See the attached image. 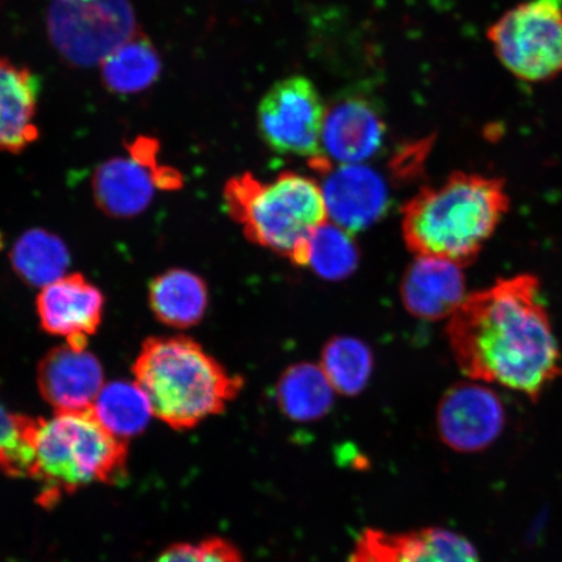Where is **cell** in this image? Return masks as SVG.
Here are the masks:
<instances>
[{"label":"cell","mask_w":562,"mask_h":562,"mask_svg":"<svg viewBox=\"0 0 562 562\" xmlns=\"http://www.w3.org/2000/svg\"><path fill=\"white\" fill-rule=\"evenodd\" d=\"M326 105L315 83L305 76H290L266 91L258 104L259 135L281 156L307 158L315 170L331 171L323 156L322 133Z\"/></svg>","instance_id":"cell-8"},{"label":"cell","mask_w":562,"mask_h":562,"mask_svg":"<svg viewBox=\"0 0 562 562\" xmlns=\"http://www.w3.org/2000/svg\"><path fill=\"white\" fill-rule=\"evenodd\" d=\"M38 389L55 412L90 411L104 386L98 358L87 349L55 348L38 367Z\"/></svg>","instance_id":"cell-14"},{"label":"cell","mask_w":562,"mask_h":562,"mask_svg":"<svg viewBox=\"0 0 562 562\" xmlns=\"http://www.w3.org/2000/svg\"><path fill=\"white\" fill-rule=\"evenodd\" d=\"M30 480L38 483L41 507L91 486L117 484L128 470V445L102 426L90 411L55 412L52 418L26 417Z\"/></svg>","instance_id":"cell-3"},{"label":"cell","mask_w":562,"mask_h":562,"mask_svg":"<svg viewBox=\"0 0 562 562\" xmlns=\"http://www.w3.org/2000/svg\"><path fill=\"white\" fill-rule=\"evenodd\" d=\"M321 368L336 393L357 396L370 381L374 356L367 344L356 337L336 336L323 348Z\"/></svg>","instance_id":"cell-23"},{"label":"cell","mask_w":562,"mask_h":562,"mask_svg":"<svg viewBox=\"0 0 562 562\" xmlns=\"http://www.w3.org/2000/svg\"><path fill=\"white\" fill-rule=\"evenodd\" d=\"M358 262L360 251L350 232L329 221L315 231L308 266L316 276L328 281H340L357 270Z\"/></svg>","instance_id":"cell-24"},{"label":"cell","mask_w":562,"mask_h":562,"mask_svg":"<svg viewBox=\"0 0 562 562\" xmlns=\"http://www.w3.org/2000/svg\"><path fill=\"white\" fill-rule=\"evenodd\" d=\"M348 562H481L461 533L441 527L390 532L368 527L356 539Z\"/></svg>","instance_id":"cell-11"},{"label":"cell","mask_w":562,"mask_h":562,"mask_svg":"<svg viewBox=\"0 0 562 562\" xmlns=\"http://www.w3.org/2000/svg\"><path fill=\"white\" fill-rule=\"evenodd\" d=\"M437 426L441 441L453 451H484L504 430L502 400L487 386L456 384L440 400Z\"/></svg>","instance_id":"cell-10"},{"label":"cell","mask_w":562,"mask_h":562,"mask_svg":"<svg viewBox=\"0 0 562 562\" xmlns=\"http://www.w3.org/2000/svg\"><path fill=\"white\" fill-rule=\"evenodd\" d=\"M46 27L55 50L80 68L101 66L139 33L130 0H50Z\"/></svg>","instance_id":"cell-6"},{"label":"cell","mask_w":562,"mask_h":562,"mask_svg":"<svg viewBox=\"0 0 562 562\" xmlns=\"http://www.w3.org/2000/svg\"><path fill=\"white\" fill-rule=\"evenodd\" d=\"M26 416L7 409L0 402V473L30 477L31 451L24 438Z\"/></svg>","instance_id":"cell-25"},{"label":"cell","mask_w":562,"mask_h":562,"mask_svg":"<svg viewBox=\"0 0 562 562\" xmlns=\"http://www.w3.org/2000/svg\"><path fill=\"white\" fill-rule=\"evenodd\" d=\"M103 307L102 292L80 273L55 280L42 288L37 297L42 328L65 337L75 349H87L88 337L101 326Z\"/></svg>","instance_id":"cell-12"},{"label":"cell","mask_w":562,"mask_h":562,"mask_svg":"<svg viewBox=\"0 0 562 562\" xmlns=\"http://www.w3.org/2000/svg\"><path fill=\"white\" fill-rule=\"evenodd\" d=\"M40 91L31 69L0 58V151L20 154L38 139Z\"/></svg>","instance_id":"cell-17"},{"label":"cell","mask_w":562,"mask_h":562,"mask_svg":"<svg viewBox=\"0 0 562 562\" xmlns=\"http://www.w3.org/2000/svg\"><path fill=\"white\" fill-rule=\"evenodd\" d=\"M91 412L105 430L125 441L143 432L154 416L144 390L124 381L104 384Z\"/></svg>","instance_id":"cell-21"},{"label":"cell","mask_w":562,"mask_h":562,"mask_svg":"<svg viewBox=\"0 0 562 562\" xmlns=\"http://www.w3.org/2000/svg\"><path fill=\"white\" fill-rule=\"evenodd\" d=\"M386 126L374 101L350 94L327 111L322 133L323 156L331 164L363 165L382 150Z\"/></svg>","instance_id":"cell-13"},{"label":"cell","mask_w":562,"mask_h":562,"mask_svg":"<svg viewBox=\"0 0 562 562\" xmlns=\"http://www.w3.org/2000/svg\"><path fill=\"white\" fill-rule=\"evenodd\" d=\"M130 151L131 157L105 160L93 176L97 205L112 217L136 216L150 205L158 188L180 184L178 172L157 165L153 140L139 138Z\"/></svg>","instance_id":"cell-9"},{"label":"cell","mask_w":562,"mask_h":562,"mask_svg":"<svg viewBox=\"0 0 562 562\" xmlns=\"http://www.w3.org/2000/svg\"><path fill=\"white\" fill-rule=\"evenodd\" d=\"M151 311L165 325L189 328L202 321L209 305L205 281L187 270H170L151 281Z\"/></svg>","instance_id":"cell-18"},{"label":"cell","mask_w":562,"mask_h":562,"mask_svg":"<svg viewBox=\"0 0 562 562\" xmlns=\"http://www.w3.org/2000/svg\"><path fill=\"white\" fill-rule=\"evenodd\" d=\"M133 372L154 417L178 431L222 414L244 386L241 376L231 375L199 342L184 336L146 340Z\"/></svg>","instance_id":"cell-4"},{"label":"cell","mask_w":562,"mask_h":562,"mask_svg":"<svg viewBox=\"0 0 562 562\" xmlns=\"http://www.w3.org/2000/svg\"><path fill=\"white\" fill-rule=\"evenodd\" d=\"M509 209L501 179L456 172L445 184L427 187L403 209V235L417 257L473 263Z\"/></svg>","instance_id":"cell-2"},{"label":"cell","mask_w":562,"mask_h":562,"mask_svg":"<svg viewBox=\"0 0 562 562\" xmlns=\"http://www.w3.org/2000/svg\"><path fill=\"white\" fill-rule=\"evenodd\" d=\"M503 66L518 79L540 82L562 72V0H526L490 27Z\"/></svg>","instance_id":"cell-7"},{"label":"cell","mask_w":562,"mask_h":562,"mask_svg":"<svg viewBox=\"0 0 562 562\" xmlns=\"http://www.w3.org/2000/svg\"><path fill=\"white\" fill-rule=\"evenodd\" d=\"M151 562H245L240 550L229 540L214 537L196 543H176Z\"/></svg>","instance_id":"cell-26"},{"label":"cell","mask_w":562,"mask_h":562,"mask_svg":"<svg viewBox=\"0 0 562 562\" xmlns=\"http://www.w3.org/2000/svg\"><path fill=\"white\" fill-rule=\"evenodd\" d=\"M403 304L419 319L451 318L465 300V278L461 266L432 257H417L400 286Z\"/></svg>","instance_id":"cell-16"},{"label":"cell","mask_w":562,"mask_h":562,"mask_svg":"<svg viewBox=\"0 0 562 562\" xmlns=\"http://www.w3.org/2000/svg\"><path fill=\"white\" fill-rule=\"evenodd\" d=\"M335 393L321 364L297 363L281 374L277 403L281 413L292 420L315 422L333 409Z\"/></svg>","instance_id":"cell-19"},{"label":"cell","mask_w":562,"mask_h":562,"mask_svg":"<svg viewBox=\"0 0 562 562\" xmlns=\"http://www.w3.org/2000/svg\"><path fill=\"white\" fill-rule=\"evenodd\" d=\"M322 191L328 217L355 234L374 224L389 207V189L372 168L364 165H341L326 173Z\"/></svg>","instance_id":"cell-15"},{"label":"cell","mask_w":562,"mask_h":562,"mask_svg":"<svg viewBox=\"0 0 562 562\" xmlns=\"http://www.w3.org/2000/svg\"><path fill=\"white\" fill-rule=\"evenodd\" d=\"M224 202L249 241L300 267L308 266L312 237L328 221L322 187L294 172L271 181L251 173L232 178L224 188Z\"/></svg>","instance_id":"cell-5"},{"label":"cell","mask_w":562,"mask_h":562,"mask_svg":"<svg viewBox=\"0 0 562 562\" xmlns=\"http://www.w3.org/2000/svg\"><path fill=\"white\" fill-rule=\"evenodd\" d=\"M11 262L26 283L44 288L66 276L69 252L59 237L44 229H32L13 246Z\"/></svg>","instance_id":"cell-22"},{"label":"cell","mask_w":562,"mask_h":562,"mask_svg":"<svg viewBox=\"0 0 562 562\" xmlns=\"http://www.w3.org/2000/svg\"><path fill=\"white\" fill-rule=\"evenodd\" d=\"M449 344L462 372L537 400L561 374L560 350L539 280L518 276L470 294L449 319Z\"/></svg>","instance_id":"cell-1"},{"label":"cell","mask_w":562,"mask_h":562,"mask_svg":"<svg viewBox=\"0 0 562 562\" xmlns=\"http://www.w3.org/2000/svg\"><path fill=\"white\" fill-rule=\"evenodd\" d=\"M104 87L111 93L131 95L154 86L161 74V60L156 46L138 33L124 42L101 63Z\"/></svg>","instance_id":"cell-20"}]
</instances>
